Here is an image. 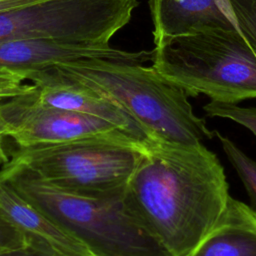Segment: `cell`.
Returning a JSON list of instances; mask_svg holds the SVG:
<instances>
[{"label": "cell", "mask_w": 256, "mask_h": 256, "mask_svg": "<svg viewBox=\"0 0 256 256\" xmlns=\"http://www.w3.org/2000/svg\"><path fill=\"white\" fill-rule=\"evenodd\" d=\"M6 154H0V165L5 161ZM28 247L24 236L11 223L0 208V254L6 251Z\"/></svg>", "instance_id": "obj_16"}, {"label": "cell", "mask_w": 256, "mask_h": 256, "mask_svg": "<svg viewBox=\"0 0 256 256\" xmlns=\"http://www.w3.org/2000/svg\"><path fill=\"white\" fill-rule=\"evenodd\" d=\"M151 52V67L188 96L231 104L256 98V53L238 28L179 36Z\"/></svg>", "instance_id": "obj_5"}, {"label": "cell", "mask_w": 256, "mask_h": 256, "mask_svg": "<svg viewBox=\"0 0 256 256\" xmlns=\"http://www.w3.org/2000/svg\"><path fill=\"white\" fill-rule=\"evenodd\" d=\"M138 0H42L0 12V42L60 41L110 47Z\"/></svg>", "instance_id": "obj_6"}, {"label": "cell", "mask_w": 256, "mask_h": 256, "mask_svg": "<svg viewBox=\"0 0 256 256\" xmlns=\"http://www.w3.org/2000/svg\"><path fill=\"white\" fill-rule=\"evenodd\" d=\"M34 89L0 103L3 135L13 146L62 143L123 130L99 117L44 105L35 98Z\"/></svg>", "instance_id": "obj_7"}, {"label": "cell", "mask_w": 256, "mask_h": 256, "mask_svg": "<svg viewBox=\"0 0 256 256\" xmlns=\"http://www.w3.org/2000/svg\"><path fill=\"white\" fill-rule=\"evenodd\" d=\"M117 49L44 40H18L0 42V70L23 76L45 68L73 62L82 58L103 57Z\"/></svg>", "instance_id": "obj_11"}, {"label": "cell", "mask_w": 256, "mask_h": 256, "mask_svg": "<svg viewBox=\"0 0 256 256\" xmlns=\"http://www.w3.org/2000/svg\"><path fill=\"white\" fill-rule=\"evenodd\" d=\"M26 80L34 85L35 98L44 105L87 114L107 120L137 137L149 139L138 124L122 109L86 87L64 77L49 67L32 72Z\"/></svg>", "instance_id": "obj_9"}, {"label": "cell", "mask_w": 256, "mask_h": 256, "mask_svg": "<svg viewBox=\"0 0 256 256\" xmlns=\"http://www.w3.org/2000/svg\"><path fill=\"white\" fill-rule=\"evenodd\" d=\"M42 0H0V12L10 10L17 7L26 6Z\"/></svg>", "instance_id": "obj_17"}, {"label": "cell", "mask_w": 256, "mask_h": 256, "mask_svg": "<svg viewBox=\"0 0 256 256\" xmlns=\"http://www.w3.org/2000/svg\"><path fill=\"white\" fill-rule=\"evenodd\" d=\"M0 179L72 233L94 256H173L131 209L125 191L108 197L78 194L3 165Z\"/></svg>", "instance_id": "obj_3"}, {"label": "cell", "mask_w": 256, "mask_h": 256, "mask_svg": "<svg viewBox=\"0 0 256 256\" xmlns=\"http://www.w3.org/2000/svg\"><path fill=\"white\" fill-rule=\"evenodd\" d=\"M147 140L116 130L62 143L13 146L1 165L25 170L78 194L115 196L125 191Z\"/></svg>", "instance_id": "obj_4"}, {"label": "cell", "mask_w": 256, "mask_h": 256, "mask_svg": "<svg viewBox=\"0 0 256 256\" xmlns=\"http://www.w3.org/2000/svg\"><path fill=\"white\" fill-rule=\"evenodd\" d=\"M189 256H256V212L231 197L222 219Z\"/></svg>", "instance_id": "obj_12"}, {"label": "cell", "mask_w": 256, "mask_h": 256, "mask_svg": "<svg viewBox=\"0 0 256 256\" xmlns=\"http://www.w3.org/2000/svg\"><path fill=\"white\" fill-rule=\"evenodd\" d=\"M0 208L24 236L28 247L45 256H94L72 233L0 179Z\"/></svg>", "instance_id": "obj_8"}, {"label": "cell", "mask_w": 256, "mask_h": 256, "mask_svg": "<svg viewBox=\"0 0 256 256\" xmlns=\"http://www.w3.org/2000/svg\"><path fill=\"white\" fill-rule=\"evenodd\" d=\"M234 23L256 53V0H228Z\"/></svg>", "instance_id": "obj_15"}, {"label": "cell", "mask_w": 256, "mask_h": 256, "mask_svg": "<svg viewBox=\"0 0 256 256\" xmlns=\"http://www.w3.org/2000/svg\"><path fill=\"white\" fill-rule=\"evenodd\" d=\"M222 149L235 169L251 202V208L256 212V161L249 157L228 137L215 131Z\"/></svg>", "instance_id": "obj_13"}, {"label": "cell", "mask_w": 256, "mask_h": 256, "mask_svg": "<svg viewBox=\"0 0 256 256\" xmlns=\"http://www.w3.org/2000/svg\"><path fill=\"white\" fill-rule=\"evenodd\" d=\"M5 100H7V99H2V98H0V103H2L3 101H5ZM0 133L3 135V129H2V124H1V121H0ZM4 136V135H3Z\"/></svg>", "instance_id": "obj_20"}, {"label": "cell", "mask_w": 256, "mask_h": 256, "mask_svg": "<svg viewBox=\"0 0 256 256\" xmlns=\"http://www.w3.org/2000/svg\"><path fill=\"white\" fill-rule=\"evenodd\" d=\"M127 203L173 256H189L230 201L219 159L203 143L148 139L126 189Z\"/></svg>", "instance_id": "obj_1"}, {"label": "cell", "mask_w": 256, "mask_h": 256, "mask_svg": "<svg viewBox=\"0 0 256 256\" xmlns=\"http://www.w3.org/2000/svg\"><path fill=\"white\" fill-rule=\"evenodd\" d=\"M154 45L206 29L237 28L228 0H149Z\"/></svg>", "instance_id": "obj_10"}, {"label": "cell", "mask_w": 256, "mask_h": 256, "mask_svg": "<svg viewBox=\"0 0 256 256\" xmlns=\"http://www.w3.org/2000/svg\"><path fill=\"white\" fill-rule=\"evenodd\" d=\"M4 140H5V137L0 133V154L7 153V151L5 150V147H4Z\"/></svg>", "instance_id": "obj_19"}, {"label": "cell", "mask_w": 256, "mask_h": 256, "mask_svg": "<svg viewBox=\"0 0 256 256\" xmlns=\"http://www.w3.org/2000/svg\"><path fill=\"white\" fill-rule=\"evenodd\" d=\"M0 256H45L36 250L32 249L31 247H24L20 249H15V250H10L6 251L0 254Z\"/></svg>", "instance_id": "obj_18"}, {"label": "cell", "mask_w": 256, "mask_h": 256, "mask_svg": "<svg viewBox=\"0 0 256 256\" xmlns=\"http://www.w3.org/2000/svg\"><path fill=\"white\" fill-rule=\"evenodd\" d=\"M152 52L117 49L103 57H89L54 68L64 77L109 100L129 115L149 139L197 144L215 135L198 117L188 95L156 72Z\"/></svg>", "instance_id": "obj_2"}, {"label": "cell", "mask_w": 256, "mask_h": 256, "mask_svg": "<svg viewBox=\"0 0 256 256\" xmlns=\"http://www.w3.org/2000/svg\"><path fill=\"white\" fill-rule=\"evenodd\" d=\"M203 110L210 117H219L234 121L256 136V107H242L237 104L210 101L203 106Z\"/></svg>", "instance_id": "obj_14"}]
</instances>
